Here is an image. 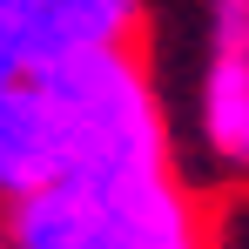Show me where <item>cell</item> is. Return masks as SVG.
Here are the masks:
<instances>
[{"instance_id":"1","label":"cell","mask_w":249,"mask_h":249,"mask_svg":"<svg viewBox=\"0 0 249 249\" xmlns=\"http://www.w3.org/2000/svg\"><path fill=\"white\" fill-rule=\"evenodd\" d=\"M0 236L7 249H209L202 196L182 182V168L122 189L47 182L0 209Z\"/></svg>"},{"instance_id":"2","label":"cell","mask_w":249,"mask_h":249,"mask_svg":"<svg viewBox=\"0 0 249 249\" xmlns=\"http://www.w3.org/2000/svg\"><path fill=\"white\" fill-rule=\"evenodd\" d=\"M196 94H189V148L202 182L249 189V0H196Z\"/></svg>"},{"instance_id":"3","label":"cell","mask_w":249,"mask_h":249,"mask_svg":"<svg viewBox=\"0 0 249 249\" xmlns=\"http://www.w3.org/2000/svg\"><path fill=\"white\" fill-rule=\"evenodd\" d=\"M142 7L148 0H14V27H20L27 74L61 68V61H88V54L135 47Z\"/></svg>"},{"instance_id":"4","label":"cell","mask_w":249,"mask_h":249,"mask_svg":"<svg viewBox=\"0 0 249 249\" xmlns=\"http://www.w3.org/2000/svg\"><path fill=\"white\" fill-rule=\"evenodd\" d=\"M61 175V128H54V108H47L41 81L0 88V209L34 196Z\"/></svg>"},{"instance_id":"5","label":"cell","mask_w":249,"mask_h":249,"mask_svg":"<svg viewBox=\"0 0 249 249\" xmlns=\"http://www.w3.org/2000/svg\"><path fill=\"white\" fill-rule=\"evenodd\" d=\"M27 81V61H20V27H14V0H0V88Z\"/></svg>"},{"instance_id":"6","label":"cell","mask_w":249,"mask_h":249,"mask_svg":"<svg viewBox=\"0 0 249 249\" xmlns=\"http://www.w3.org/2000/svg\"><path fill=\"white\" fill-rule=\"evenodd\" d=\"M0 249H7V236H0Z\"/></svg>"}]
</instances>
